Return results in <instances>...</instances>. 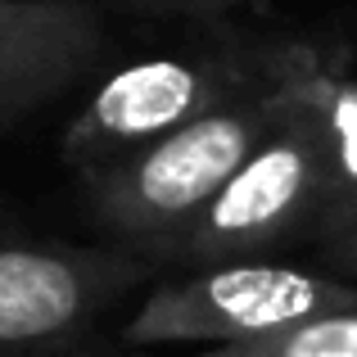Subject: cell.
Listing matches in <instances>:
<instances>
[{
    "instance_id": "obj_8",
    "label": "cell",
    "mask_w": 357,
    "mask_h": 357,
    "mask_svg": "<svg viewBox=\"0 0 357 357\" xmlns=\"http://www.w3.org/2000/svg\"><path fill=\"white\" fill-rule=\"evenodd\" d=\"M190 357H357V303L307 317V321H294L285 331L258 335L244 344L199 349Z\"/></svg>"
},
{
    "instance_id": "obj_7",
    "label": "cell",
    "mask_w": 357,
    "mask_h": 357,
    "mask_svg": "<svg viewBox=\"0 0 357 357\" xmlns=\"http://www.w3.org/2000/svg\"><path fill=\"white\" fill-rule=\"evenodd\" d=\"M294 96L326 140L335 185H340V204L353 199L357 195V73L344 63V54H331L317 45V54L294 77Z\"/></svg>"
},
{
    "instance_id": "obj_2",
    "label": "cell",
    "mask_w": 357,
    "mask_h": 357,
    "mask_svg": "<svg viewBox=\"0 0 357 357\" xmlns=\"http://www.w3.org/2000/svg\"><path fill=\"white\" fill-rule=\"evenodd\" d=\"M298 68L285 82H271V86H258L240 100H227L185 127L149 140L136 154L82 176L96 227L122 249L158 262V253L199 218L204 204L236 176V167L285 118Z\"/></svg>"
},
{
    "instance_id": "obj_11",
    "label": "cell",
    "mask_w": 357,
    "mask_h": 357,
    "mask_svg": "<svg viewBox=\"0 0 357 357\" xmlns=\"http://www.w3.org/2000/svg\"><path fill=\"white\" fill-rule=\"evenodd\" d=\"M0 357H149L140 349H109V344H96L91 340H77V344H54V349H23V353H0Z\"/></svg>"
},
{
    "instance_id": "obj_9",
    "label": "cell",
    "mask_w": 357,
    "mask_h": 357,
    "mask_svg": "<svg viewBox=\"0 0 357 357\" xmlns=\"http://www.w3.org/2000/svg\"><path fill=\"white\" fill-rule=\"evenodd\" d=\"M317 258H321L326 271H335V276L353 280L357 285V195L353 199H344L340 208L326 218L321 236L312 240Z\"/></svg>"
},
{
    "instance_id": "obj_3",
    "label": "cell",
    "mask_w": 357,
    "mask_h": 357,
    "mask_svg": "<svg viewBox=\"0 0 357 357\" xmlns=\"http://www.w3.org/2000/svg\"><path fill=\"white\" fill-rule=\"evenodd\" d=\"M317 54V50H312ZM340 204L326 140L298 96L227 185L199 208L158 267H208V262L276 258L285 249H312L326 218Z\"/></svg>"
},
{
    "instance_id": "obj_10",
    "label": "cell",
    "mask_w": 357,
    "mask_h": 357,
    "mask_svg": "<svg viewBox=\"0 0 357 357\" xmlns=\"http://www.w3.org/2000/svg\"><path fill=\"white\" fill-rule=\"evenodd\" d=\"M131 14H181V18H218L240 5H258V0H118Z\"/></svg>"
},
{
    "instance_id": "obj_4",
    "label": "cell",
    "mask_w": 357,
    "mask_h": 357,
    "mask_svg": "<svg viewBox=\"0 0 357 357\" xmlns=\"http://www.w3.org/2000/svg\"><path fill=\"white\" fill-rule=\"evenodd\" d=\"M353 303L357 285L326 267H294L276 258L208 262L181 267L172 280H154L127 317L118 344L140 353L227 349Z\"/></svg>"
},
{
    "instance_id": "obj_6",
    "label": "cell",
    "mask_w": 357,
    "mask_h": 357,
    "mask_svg": "<svg viewBox=\"0 0 357 357\" xmlns=\"http://www.w3.org/2000/svg\"><path fill=\"white\" fill-rule=\"evenodd\" d=\"M105 54L100 0H0V131L73 91Z\"/></svg>"
},
{
    "instance_id": "obj_1",
    "label": "cell",
    "mask_w": 357,
    "mask_h": 357,
    "mask_svg": "<svg viewBox=\"0 0 357 357\" xmlns=\"http://www.w3.org/2000/svg\"><path fill=\"white\" fill-rule=\"evenodd\" d=\"M312 50L317 45L298 36L218 32L163 54L118 63L63 122L59 158L77 176H91L227 100L285 82Z\"/></svg>"
},
{
    "instance_id": "obj_5",
    "label": "cell",
    "mask_w": 357,
    "mask_h": 357,
    "mask_svg": "<svg viewBox=\"0 0 357 357\" xmlns=\"http://www.w3.org/2000/svg\"><path fill=\"white\" fill-rule=\"evenodd\" d=\"M158 276L122 244H73L0 218V353L91 340L109 312Z\"/></svg>"
}]
</instances>
